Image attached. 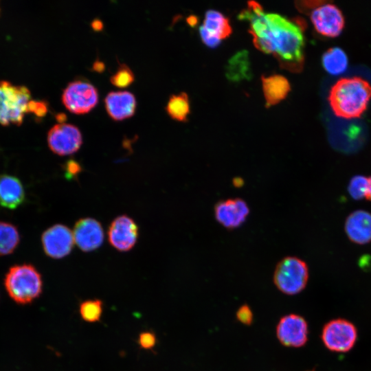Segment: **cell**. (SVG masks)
Here are the masks:
<instances>
[{"instance_id": "1", "label": "cell", "mask_w": 371, "mask_h": 371, "mask_svg": "<svg viewBox=\"0 0 371 371\" xmlns=\"http://www.w3.org/2000/svg\"><path fill=\"white\" fill-rule=\"evenodd\" d=\"M269 40L275 54L287 65L300 69L304 61V37L302 29L295 23L278 14H266Z\"/></svg>"}, {"instance_id": "2", "label": "cell", "mask_w": 371, "mask_h": 371, "mask_svg": "<svg viewBox=\"0 0 371 371\" xmlns=\"http://www.w3.org/2000/svg\"><path fill=\"white\" fill-rule=\"evenodd\" d=\"M371 98V85L354 76L339 78L330 88L328 100L333 113L344 119L359 117Z\"/></svg>"}, {"instance_id": "3", "label": "cell", "mask_w": 371, "mask_h": 371, "mask_svg": "<svg viewBox=\"0 0 371 371\" xmlns=\"http://www.w3.org/2000/svg\"><path fill=\"white\" fill-rule=\"evenodd\" d=\"M4 284L11 298L21 304L32 302L40 296L43 290L41 276L30 264L12 267L5 276Z\"/></svg>"}, {"instance_id": "4", "label": "cell", "mask_w": 371, "mask_h": 371, "mask_svg": "<svg viewBox=\"0 0 371 371\" xmlns=\"http://www.w3.org/2000/svg\"><path fill=\"white\" fill-rule=\"evenodd\" d=\"M31 100L30 91L25 86L0 80V124L21 125Z\"/></svg>"}, {"instance_id": "5", "label": "cell", "mask_w": 371, "mask_h": 371, "mask_svg": "<svg viewBox=\"0 0 371 371\" xmlns=\"http://www.w3.org/2000/svg\"><path fill=\"white\" fill-rule=\"evenodd\" d=\"M273 282L278 289L286 295H295L304 289L308 280L307 264L295 256L280 260L275 268Z\"/></svg>"}, {"instance_id": "6", "label": "cell", "mask_w": 371, "mask_h": 371, "mask_svg": "<svg viewBox=\"0 0 371 371\" xmlns=\"http://www.w3.org/2000/svg\"><path fill=\"white\" fill-rule=\"evenodd\" d=\"M65 106L75 113H84L91 110L98 102V90L84 79L74 80L68 83L62 95Z\"/></svg>"}, {"instance_id": "7", "label": "cell", "mask_w": 371, "mask_h": 371, "mask_svg": "<svg viewBox=\"0 0 371 371\" xmlns=\"http://www.w3.org/2000/svg\"><path fill=\"white\" fill-rule=\"evenodd\" d=\"M357 337L356 327L350 322L336 319L328 322L322 329V339L331 351L345 352L355 345Z\"/></svg>"}, {"instance_id": "8", "label": "cell", "mask_w": 371, "mask_h": 371, "mask_svg": "<svg viewBox=\"0 0 371 371\" xmlns=\"http://www.w3.org/2000/svg\"><path fill=\"white\" fill-rule=\"evenodd\" d=\"M82 142L80 131L69 123L54 125L48 131L47 143L49 148L59 155H70L77 151Z\"/></svg>"}, {"instance_id": "9", "label": "cell", "mask_w": 371, "mask_h": 371, "mask_svg": "<svg viewBox=\"0 0 371 371\" xmlns=\"http://www.w3.org/2000/svg\"><path fill=\"white\" fill-rule=\"evenodd\" d=\"M311 20L317 33L330 38L337 36L345 24L341 10L328 1L313 10Z\"/></svg>"}, {"instance_id": "10", "label": "cell", "mask_w": 371, "mask_h": 371, "mask_svg": "<svg viewBox=\"0 0 371 371\" xmlns=\"http://www.w3.org/2000/svg\"><path fill=\"white\" fill-rule=\"evenodd\" d=\"M41 242L45 254L54 259L67 256L71 251L74 238L73 232L67 226L56 224L42 234Z\"/></svg>"}, {"instance_id": "11", "label": "cell", "mask_w": 371, "mask_h": 371, "mask_svg": "<svg viewBox=\"0 0 371 371\" xmlns=\"http://www.w3.org/2000/svg\"><path fill=\"white\" fill-rule=\"evenodd\" d=\"M280 342L287 347H302L308 339L307 322L300 315L289 314L282 317L276 327Z\"/></svg>"}, {"instance_id": "12", "label": "cell", "mask_w": 371, "mask_h": 371, "mask_svg": "<svg viewBox=\"0 0 371 371\" xmlns=\"http://www.w3.org/2000/svg\"><path fill=\"white\" fill-rule=\"evenodd\" d=\"M138 227L133 218L121 215L111 223L109 231V241L112 247L120 251L131 250L137 242Z\"/></svg>"}, {"instance_id": "13", "label": "cell", "mask_w": 371, "mask_h": 371, "mask_svg": "<svg viewBox=\"0 0 371 371\" xmlns=\"http://www.w3.org/2000/svg\"><path fill=\"white\" fill-rule=\"evenodd\" d=\"M249 214L248 205L240 198L221 200L214 206V216L216 221L229 229L240 226Z\"/></svg>"}, {"instance_id": "14", "label": "cell", "mask_w": 371, "mask_h": 371, "mask_svg": "<svg viewBox=\"0 0 371 371\" xmlns=\"http://www.w3.org/2000/svg\"><path fill=\"white\" fill-rule=\"evenodd\" d=\"M74 243L83 251L89 252L100 247L104 240L101 224L92 218L79 219L73 232Z\"/></svg>"}, {"instance_id": "15", "label": "cell", "mask_w": 371, "mask_h": 371, "mask_svg": "<svg viewBox=\"0 0 371 371\" xmlns=\"http://www.w3.org/2000/svg\"><path fill=\"white\" fill-rule=\"evenodd\" d=\"M345 232L354 243L365 245L371 242V214L358 210L350 214L346 219Z\"/></svg>"}, {"instance_id": "16", "label": "cell", "mask_w": 371, "mask_h": 371, "mask_svg": "<svg viewBox=\"0 0 371 371\" xmlns=\"http://www.w3.org/2000/svg\"><path fill=\"white\" fill-rule=\"evenodd\" d=\"M105 106L109 115L115 120L133 115L135 111L136 99L128 91H112L104 99Z\"/></svg>"}, {"instance_id": "17", "label": "cell", "mask_w": 371, "mask_h": 371, "mask_svg": "<svg viewBox=\"0 0 371 371\" xmlns=\"http://www.w3.org/2000/svg\"><path fill=\"white\" fill-rule=\"evenodd\" d=\"M23 186L19 178L8 174L0 175V205L14 210L25 201Z\"/></svg>"}, {"instance_id": "18", "label": "cell", "mask_w": 371, "mask_h": 371, "mask_svg": "<svg viewBox=\"0 0 371 371\" xmlns=\"http://www.w3.org/2000/svg\"><path fill=\"white\" fill-rule=\"evenodd\" d=\"M266 107L269 108L284 100L291 90L289 80L283 76L273 74L261 77Z\"/></svg>"}, {"instance_id": "19", "label": "cell", "mask_w": 371, "mask_h": 371, "mask_svg": "<svg viewBox=\"0 0 371 371\" xmlns=\"http://www.w3.org/2000/svg\"><path fill=\"white\" fill-rule=\"evenodd\" d=\"M225 76L229 81L234 82L249 80L251 78V64L247 50L236 52L228 60Z\"/></svg>"}, {"instance_id": "20", "label": "cell", "mask_w": 371, "mask_h": 371, "mask_svg": "<svg viewBox=\"0 0 371 371\" xmlns=\"http://www.w3.org/2000/svg\"><path fill=\"white\" fill-rule=\"evenodd\" d=\"M202 25L221 41L229 37L232 32L228 18L214 10H209L205 12Z\"/></svg>"}, {"instance_id": "21", "label": "cell", "mask_w": 371, "mask_h": 371, "mask_svg": "<svg viewBox=\"0 0 371 371\" xmlns=\"http://www.w3.org/2000/svg\"><path fill=\"white\" fill-rule=\"evenodd\" d=\"M322 64L328 73L339 75L347 69L348 58L341 48L333 47L324 52L322 56Z\"/></svg>"}, {"instance_id": "22", "label": "cell", "mask_w": 371, "mask_h": 371, "mask_svg": "<svg viewBox=\"0 0 371 371\" xmlns=\"http://www.w3.org/2000/svg\"><path fill=\"white\" fill-rule=\"evenodd\" d=\"M20 242V235L16 226L0 221V256L12 254Z\"/></svg>"}, {"instance_id": "23", "label": "cell", "mask_w": 371, "mask_h": 371, "mask_svg": "<svg viewBox=\"0 0 371 371\" xmlns=\"http://www.w3.org/2000/svg\"><path fill=\"white\" fill-rule=\"evenodd\" d=\"M166 109L172 119L180 122L186 121L190 112L189 98L187 93L181 92L170 95Z\"/></svg>"}, {"instance_id": "24", "label": "cell", "mask_w": 371, "mask_h": 371, "mask_svg": "<svg viewBox=\"0 0 371 371\" xmlns=\"http://www.w3.org/2000/svg\"><path fill=\"white\" fill-rule=\"evenodd\" d=\"M102 302L100 300H88L80 305V314L82 319L89 323L98 322L102 314Z\"/></svg>"}, {"instance_id": "25", "label": "cell", "mask_w": 371, "mask_h": 371, "mask_svg": "<svg viewBox=\"0 0 371 371\" xmlns=\"http://www.w3.org/2000/svg\"><path fill=\"white\" fill-rule=\"evenodd\" d=\"M368 178L363 175H356L350 180L348 191L355 200H361L366 197L368 190Z\"/></svg>"}, {"instance_id": "26", "label": "cell", "mask_w": 371, "mask_h": 371, "mask_svg": "<svg viewBox=\"0 0 371 371\" xmlns=\"http://www.w3.org/2000/svg\"><path fill=\"white\" fill-rule=\"evenodd\" d=\"M134 79L135 76L132 70L124 63L120 64L116 72L110 78L111 83L118 87L128 86Z\"/></svg>"}, {"instance_id": "27", "label": "cell", "mask_w": 371, "mask_h": 371, "mask_svg": "<svg viewBox=\"0 0 371 371\" xmlns=\"http://www.w3.org/2000/svg\"><path fill=\"white\" fill-rule=\"evenodd\" d=\"M47 106L48 104L45 100L32 99L28 104V112H32L38 117H43L47 112Z\"/></svg>"}, {"instance_id": "28", "label": "cell", "mask_w": 371, "mask_h": 371, "mask_svg": "<svg viewBox=\"0 0 371 371\" xmlns=\"http://www.w3.org/2000/svg\"><path fill=\"white\" fill-rule=\"evenodd\" d=\"M156 342V336L152 332L144 331L139 335L138 343L141 348L145 350L152 349L155 346Z\"/></svg>"}, {"instance_id": "29", "label": "cell", "mask_w": 371, "mask_h": 371, "mask_svg": "<svg viewBox=\"0 0 371 371\" xmlns=\"http://www.w3.org/2000/svg\"><path fill=\"white\" fill-rule=\"evenodd\" d=\"M199 30L202 41L208 47L216 48L220 45L221 41L210 33L204 26H200Z\"/></svg>"}, {"instance_id": "30", "label": "cell", "mask_w": 371, "mask_h": 371, "mask_svg": "<svg viewBox=\"0 0 371 371\" xmlns=\"http://www.w3.org/2000/svg\"><path fill=\"white\" fill-rule=\"evenodd\" d=\"M236 318L245 325H250L253 321V313L249 306L243 304L239 307L236 312Z\"/></svg>"}, {"instance_id": "31", "label": "cell", "mask_w": 371, "mask_h": 371, "mask_svg": "<svg viewBox=\"0 0 371 371\" xmlns=\"http://www.w3.org/2000/svg\"><path fill=\"white\" fill-rule=\"evenodd\" d=\"M66 170L68 175H76L80 170V167L75 161L69 160L67 162Z\"/></svg>"}, {"instance_id": "32", "label": "cell", "mask_w": 371, "mask_h": 371, "mask_svg": "<svg viewBox=\"0 0 371 371\" xmlns=\"http://www.w3.org/2000/svg\"><path fill=\"white\" fill-rule=\"evenodd\" d=\"M105 68L104 63L99 59H97L93 64L92 69L94 71L102 72Z\"/></svg>"}, {"instance_id": "33", "label": "cell", "mask_w": 371, "mask_h": 371, "mask_svg": "<svg viewBox=\"0 0 371 371\" xmlns=\"http://www.w3.org/2000/svg\"><path fill=\"white\" fill-rule=\"evenodd\" d=\"M91 27L95 31L101 30L103 28V23L101 20L95 18L91 22Z\"/></svg>"}, {"instance_id": "34", "label": "cell", "mask_w": 371, "mask_h": 371, "mask_svg": "<svg viewBox=\"0 0 371 371\" xmlns=\"http://www.w3.org/2000/svg\"><path fill=\"white\" fill-rule=\"evenodd\" d=\"M368 190L366 195V198L367 200L371 201V177L368 178Z\"/></svg>"}, {"instance_id": "35", "label": "cell", "mask_w": 371, "mask_h": 371, "mask_svg": "<svg viewBox=\"0 0 371 371\" xmlns=\"http://www.w3.org/2000/svg\"><path fill=\"white\" fill-rule=\"evenodd\" d=\"M56 117L58 121L63 123V122L67 120V115L64 113H59L56 115Z\"/></svg>"}, {"instance_id": "36", "label": "cell", "mask_w": 371, "mask_h": 371, "mask_svg": "<svg viewBox=\"0 0 371 371\" xmlns=\"http://www.w3.org/2000/svg\"><path fill=\"white\" fill-rule=\"evenodd\" d=\"M233 184L236 187H240L243 185V181L240 178H236L233 181Z\"/></svg>"}, {"instance_id": "37", "label": "cell", "mask_w": 371, "mask_h": 371, "mask_svg": "<svg viewBox=\"0 0 371 371\" xmlns=\"http://www.w3.org/2000/svg\"><path fill=\"white\" fill-rule=\"evenodd\" d=\"M187 21L188 22V23H189L190 25L193 26V25H194L196 24V17L194 16H190V17L188 18Z\"/></svg>"}]
</instances>
